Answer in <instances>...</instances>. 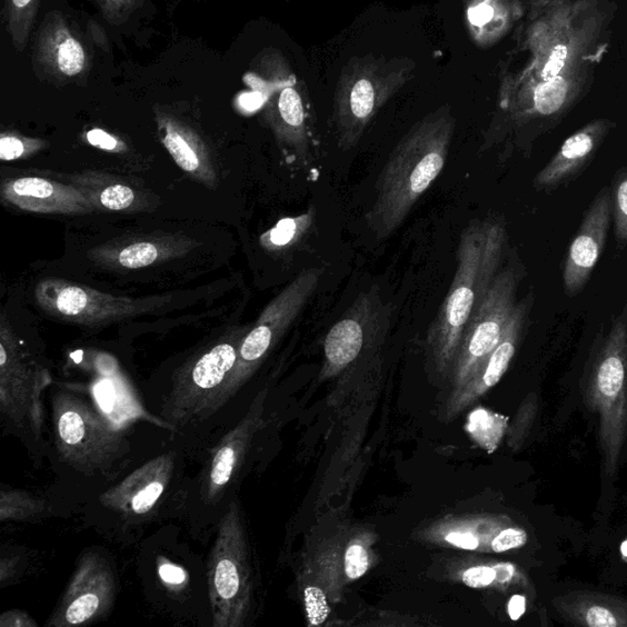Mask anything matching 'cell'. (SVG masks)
I'll return each instance as SVG.
<instances>
[{"label":"cell","mask_w":627,"mask_h":627,"mask_svg":"<svg viewBox=\"0 0 627 627\" xmlns=\"http://www.w3.org/2000/svg\"><path fill=\"white\" fill-rule=\"evenodd\" d=\"M370 570V555L363 545L353 543L345 555V572L350 580H360Z\"/></svg>","instance_id":"obj_36"},{"label":"cell","mask_w":627,"mask_h":627,"mask_svg":"<svg viewBox=\"0 0 627 627\" xmlns=\"http://www.w3.org/2000/svg\"><path fill=\"white\" fill-rule=\"evenodd\" d=\"M567 58V48L565 46H557L554 48V51L550 56L548 61H546L542 77L544 80H551L556 76H559L563 68L565 67Z\"/></svg>","instance_id":"obj_42"},{"label":"cell","mask_w":627,"mask_h":627,"mask_svg":"<svg viewBox=\"0 0 627 627\" xmlns=\"http://www.w3.org/2000/svg\"><path fill=\"white\" fill-rule=\"evenodd\" d=\"M589 405L599 417V437L606 474L619 471L627 436V325L616 321L593 366Z\"/></svg>","instance_id":"obj_7"},{"label":"cell","mask_w":627,"mask_h":627,"mask_svg":"<svg viewBox=\"0 0 627 627\" xmlns=\"http://www.w3.org/2000/svg\"><path fill=\"white\" fill-rule=\"evenodd\" d=\"M517 278L513 270L497 274L483 303L474 312L461 337L453 364L454 391L469 383L499 345L515 311Z\"/></svg>","instance_id":"obj_12"},{"label":"cell","mask_w":627,"mask_h":627,"mask_svg":"<svg viewBox=\"0 0 627 627\" xmlns=\"http://www.w3.org/2000/svg\"><path fill=\"white\" fill-rule=\"evenodd\" d=\"M37 623L23 611H9L0 616V627H36Z\"/></svg>","instance_id":"obj_44"},{"label":"cell","mask_w":627,"mask_h":627,"mask_svg":"<svg viewBox=\"0 0 627 627\" xmlns=\"http://www.w3.org/2000/svg\"><path fill=\"white\" fill-rule=\"evenodd\" d=\"M108 23L122 24L142 5L143 0H97Z\"/></svg>","instance_id":"obj_38"},{"label":"cell","mask_w":627,"mask_h":627,"mask_svg":"<svg viewBox=\"0 0 627 627\" xmlns=\"http://www.w3.org/2000/svg\"><path fill=\"white\" fill-rule=\"evenodd\" d=\"M315 220L314 207L302 215L282 218L270 230L263 233L258 242L266 252L284 253L290 251L310 233Z\"/></svg>","instance_id":"obj_27"},{"label":"cell","mask_w":627,"mask_h":627,"mask_svg":"<svg viewBox=\"0 0 627 627\" xmlns=\"http://www.w3.org/2000/svg\"><path fill=\"white\" fill-rule=\"evenodd\" d=\"M410 59L366 55L342 69L336 86L334 124L338 146L350 152L360 142L381 109L413 76Z\"/></svg>","instance_id":"obj_3"},{"label":"cell","mask_w":627,"mask_h":627,"mask_svg":"<svg viewBox=\"0 0 627 627\" xmlns=\"http://www.w3.org/2000/svg\"><path fill=\"white\" fill-rule=\"evenodd\" d=\"M246 83L263 98V118L276 142L291 157L306 165L311 161L313 111L305 84L290 62L276 49L256 58Z\"/></svg>","instance_id":"obj_4"},{"label":"cell","mask_w":627,"mask_h":627,"mask_svg":"<svg viewBox=\"0 0 627 627\" xmlns=\"http://www.w3.org/2000/svg\"><path fill=\"white\" fill-rule=\"evenodd\" d=\"M613 213L610 191H604L587 212L567 253L564 268V286L567 296H575L590 280L591 274L603 252Z\"/></svg>","instance_id":"obj_17"},{"label":"cell","mask_w":627,"mask_h":627,"mask_svg":"<svg viewBox=\"0 0 627 627\" xmlns=\"http://www.w3.org/2000/svg\"><path fill=\"white\" fill-rule=\"evenodd\" d=\"M527 600L522 594H514L507 604V613L514 622L520 620L526 613Z\"/></svg>","instance_id":"obj_45"},{"label":"cell","mask_w":627,"mask_h":627,"mask_svg":"<svg viewBox=\"0 0 627 627\" xmlns=\"http://www.w3.org/2000/svg\"><path fill=\"white\" fill-rule=\"evenodd\" d=\"M445 541L463 551H477L481 546L480 536L472 532L454 531L446 534Z\"/></svg>","instance_id":"obj_43"},{"label":"cell","mask_w":627,"mask_h":627,"mask_svg":"<svg viewBox=\"0 0 627 627\" xmlns=\"http://www.w3.org/2000/svg\"><path fill=\"white\" fill-rule=\"evenodd\" d=\"M554 608L567 623L586 627H627V600L622 596L574 591L556 596Z\"/></svg>","instance_id":"obj_24"},{"label":"cell","mask_w":627,"mask_h":627,"mask_svg":"<svg viewBox=\"0 0 627 627\" xmlns=\"http://www.w3.org/2000/svg\"><path fill=\"white\" fill-rule=\"evenodd\" d=\"M47 146V142L43 138L4 132L0 135V159L3 162L17 161V159H25L43 152Z\"/></svg>","instance_id":"obj_33"},{"label":"cell","mask_w":627,"mask_h":627,"mask_svg":"<svg viewBox=\"0 0 627 627\" xmlns=\"http://www.w3.org/2000/svg\"><path fill=\"white\" fill-rule=\"evenodd\" d=\"M155 117L158 136L176 165L196 182L216 189L218 174L210 152L201 135L181 119L161 109H156Z\"/></svg>","instance_id":"obj_21"},{"label":"cell","mask_w":627,"mask_h":627,"mask_svg":"<svg viewBox=\"0 0 627 627\" xmlns=\"http://www.w3.org/2000/svg\"><path fill=\"white\" fill-rule=\"evenodd\" d=\"M462 581L470 589L475 590L487 589V587L505 590L514 584H529L519 567L511 563L472 566L463 572Z\"/></svg>","instance_id":"obj_28"},{"label":"cell","mask_w":627,"mask_h":627,"mask_svg":"<svg viewBox=\"0 0 627 627\" xmlns=\"http://www.w3.org/2000/svg\"><path fill=\"white\" fill-rule=\"evenodd\" d=\"M174 466L172 454L158 456L108 490L99 502L128 520L146 516L155 509L171 483Z\"/></svg>","instance_id":"obj_16"},{"label":"cell","mask_w":627,"mask_h":627,"mask_svg":"<svg viewBox=\"0 0 627 627\" xmlns=\"http://www.w3.org/2000/svg\"><path fill=\"white\" fill-rule=\"evenodd\" d=\"M93 205L95 213H146L156 205L145 189L128 179L101 171H83L67 177Z\"/></svg>","instance_id":"obj_22"},{"label":"cell","mask_w":627,"mask_h":627,"mask_svg":"<svg viewBox=\"0 0 627 627\" xmlns=\"http://www.w3.org/2000/svg\"><path fill=\"white\" fill-rule=\"evenodd\" d=\"M507 424H509V418L478 408L471 413L467 430L483 449L493 454L503 439Z\"/></svg>","instance_id":"obj_31"},{"label":"cell","mask_w":627,"mask_h":627,"mask_svg":"<svg viewBox=\"0 0 627 627\" xmlns=\"http://www.w3.org/2000/svg\"><path fill=\"white\" fill-rule=\"evenodd\" d=\"M36 302L49 316L58 321L85 325H105L122 318L141 315L164 303V298L114 297L95 288L62 280L45 278L35 290Z\"/></svg>","instance_id":"obj_11"},{"label":"cell","mask_w":627,"mask_h":627,"mask_svg":"<svg viewBox=\"0 0 627 627\" xmlns=\"http://www.w3.org/2000/svg\"><path fill=\"white\" fill-rule=\"evenodd\" d=\"M51 383V373L26 350L3 313L0 317V412L3 422L35 439L41 437L43 395Z\"/></svg>","instance_id":"obj_9"},{"label":"cell","mask_w":627,"mask_h":627,"mask_svg":"<svg viewBox=\"0 0 627 627\" xmlns=\"http://www.w3.org/2000/svg\"><path fill=\"white\" fill-rule=\"evenodd\" d=\"M49 506L33 493L23 490H3L0 493L2 522H32L48 515Z\"/></svg>","instance_id":"obj_29"},{"label":"cell","mask_w":627,"mask_h":627,"mask_svg":"<svg viewBox=\"0 0 627 627\" xmlns=\"http://www.w3.org/2000/svg\"><path fill=\"white\" fill-rule=\"evenodd\" d=\"M529 541V534L520 527H506L493 536L491 548L494 553H505L522 548Z\"/></svg>","instance_id":"obj_37"},{"label":"cell","mask_w":627,"mask_h":627,"mask_svg":"<svg viewBox=\"0 0 627 627\" xmlns=\"http://www.w3.org/2000/svg\"><path fill=\"white\" fill-rule=\"evenodd\" d=\"M3 202L25 213L44 215H89L94 207L71 184L41 177L5 179L0 189Z\"/></svg>","instance_id":"obj_18"},{"label":"cell","mask_w":627,"mask_h":627,"mask_svg":"<svg viewBox=\"0 0 627 627\" xmlns=\"http://www.w3.org/2000/svg\"><path fill=\"white\" fill-rule=\"evenodd\" d=\"M196 243L171 234L147 236L98 245L88 252V257L98 266L111 270H141V268L161 264L172 258L182 257Z\"/></svg>","instance_id":"obj_19"},{"label":"cell","mask_w":627,"mask_h":627,"mask_svg":"<svg viewBox=\"0 0 627 627\" xmlns=\"http://www.w3.org/2000/svg\"><path fill=\"white\" fill-rule=\"evenodd\" d=\"M505 237L504 225L490 220L472 221L461 234L449 293L426 337L441 371L453 367L465 328L495 280Z\"/></svg>","instance_id":"obj_2"},{"label":"cell","mask_w":627,"mask_h":627,"mask_svg":"<svg viewBox=\"0 0 627 627\" xmlns=\"http://www.w3.org/2000/svg\"><path fill=\"white\" fill-rule=\"evenodd\" d=\"M323 268H306L287 285L258 316L244 337L234 370L217 396L212 414L220 410L251 379L288 328L301 315L321 285Z\"/></svg>","instance_id":"obj_10"},{"label":"cell","mask_w":627,"mask_h":627,"mask_svg":"<svg viewBox=\"0 0 627 627\" xmlns=\"http://www.w3.org/2000/svg\"><path fill=\"white\" fill-rule=\"evenodd\" d=\"M41 0H7V32L17 52H23L35 24Z\"/></svg>","instance_id":"obj_30"},{"label":"cell","mask_w":627,"mask_h":627,"mask_svg":"<svg viewBox=\"0 0 627 627\" xmlns=\"http://www.w3.org/2000/svg\"><path fill=\"white\" fill-rule=\"evenodd\" d=\"M117 577L111 560L98 551H87L77 560L71 582L46 627H71L97 623L113 608Z\"/></svg>","instance_id":"obj_14"},{"label":"cell","mask_w":627,"mask_h":627,"mask_svg":"<svg viewBox=\"0 0 627 627\" xmlns=\"http://www.w3.org/2000/svg\"><path fill=\"white\" fill-rule=\"evenodd\" d=\"M455 129L450 107H442L417 122L395 146L377 178L374 203L365 217L377 239L393 236L442 174Z\"/></svg>","instance_id":"obj_1"},{"label":"cell","mask_w":627,"mask_h":627,"mask_svg":"<svg viewBox=\"0 0 627 627\" xmlns=\"http://www.w3.org/2000/svg\"><path fill=\"white\" fill-rule=\"evenodd\" d=\"M613 212L616 238L620 243L627 244V176L616 186Z\"/></svg>","instance_id":"obj_39"},{"label":"cell","mask_w":627,"mask_h":627,"mask_svg":"<svg viewBox=\"0 0 627 627\" xmlns=\"http://www.w3.org/2000/svg\"><path fill=\"white\" fill-rule=\"evenodd\" d=\"M215 627H243L253 606V570L241 507L232 502L218 527L207 563Z\"/></svg>","instance_id":"obj_6"},{"label":"cell","mask_w":627,"mask_h":627,"mask_svg":"<svg viewBox=\"0 0 627 627\" xmlns=\"http://www.w3.org/2000/svg\"><path fill=\"white\" fill-rule=\"evenodd\" d=\"M304 604L308 623L311 626L323 625L330 615L325 593L316 586H308L304 591Z\"/></svg>","instance_id":"obj_35"},{"label":"cell","mask_w":627,"mask_h":627,"mask_svg":"<svg viewBox=\"0 0 627 627\" xmlns=\"http://www.w3.org/2000/svg\"><path fill=\"white\" fill-rule=\"evenodd\" d=\"M34 64L38 76L56 85H65L85 79L92 59L61 13L48 14L37 34Z\"/></svg>","instance_id":"obj_15"},{"label":"cell","mask_w":627,"mask_h":627,"mask_svg":"<svg viewBox=\"0 0 627 627\" xmlns=\"http://www.w3.org/2000/svg\"><path fill=\"white\" fill-rule=\"evenodd\" d=\"M87 27L89 34H92V37L94 38L95 44L101 47L104 51H108L109 45L105 29L94 22L89 23Z\"/></svg>","instance_id":"obj_46"},{"label":"cell","mask_w":627,"mask_h":627,"mask_svg":"<svg viewBox=\"0 0 627 627\" xmlns=\"http://www.w3.org/2000/svg\"><path fill=\"white\" fill-rule=\"evenodd\" d=\"M248 331L236 328L177 372L162 410V417L174 430L212 415L216 398L234 370Z\"/></svg>","instance_id":"obj_8"},{"label":"cell","mask_w":627,"mask_h":627,"mask_svg":"<svg viewBox=\"0 0 627 627\" xmlns=\"http://www.w3.org/2000/svg\"><path fill=\"white\" fill-rule=\"evenodd\" d=\"M604 134L605 126L599 123L586 126L582 131L567 138L559 153L535 177V186L551 189L563 184L567 179L579 173L582 167L590 161Z\"/></svg>","instance_id":"obj_25"},{"label":"cell","mask_w":627,"mask_h":627,"mask_svg":"<svg viewBox=\"0 0 627 627\" xmlns=\"http://www.w3.org/2000/svg\"><path fill=\"white\" fill-rule=\"evenodd\" d=\"M526 314L527 308L523 303L515 306L499 345L486 358L472 379L463 385L461 389L453 393L449 403H447V414H459L465 407L470 406L499 384L507 370H509L517 347L520 345Z\"/></svg>","instance_id":"obj_20"},{"label":"cell","mask_w":627,"mask_h":627,"mask_svg":"<svg viewBox=\"0 0 627 627\" xmlns=\"http://www.w3.org/2000/svg\"><path fill=\"white\" fill-rule=\"evenodd\" d=\"M53 425L62 460L86 475L107 473L129 450L123 433L82 395H55Z\"/></svg>","instance_id":"obj_5"},{"label":"cell","mask_w":627,"mask_h":627,"mask_svg":"<svg viewBox=\"0 0 627 627\" xmlns=\"http://www.w3.org/2000/svg\"><path fill=\"white\" fill-rule=\"evenodd\" d=\"M567 93L569 88L560 76L545 80L534 89L532 101L534 111L542 116H553L559 112L566 104Z\"/></svg>","instance_id":"obj_32"},{"label":"cell","mask_w":627,"mask_h":627,"mask_svg":"<svg viewBox=\"0 0 627 627\" xmlns=\"http://www.w3.org/2000/svg\"><path fill=\"white\" fill-rule=\"evenodd\" d=\"M158 575L166 586L174 590L183 589L188 582V575L182 567L166 559L159 560Z\"/></svg>","instance_id":"obj_41"},{"label":"cell","mask_w":627,"mask_h":627,"mask_svg":"<svg viewBox=\"0 0 627 627\" xmlns=\"http://www.w3.org/2000/svg\"><path fill=\"white\" fill-rule=\"evenodd\" d=\"M506 10V0H465V25L475 45L487 47L502 36Z\"/></svg>","instance_id":"obj_26"},{"label":"cell","mask_w":627,"mask_h":627,"mask_svg":"<svg viewBox=\"0 0 627 627\" xmlns=\"http://www.w3.org/2000/svg\"><path fill=\"white\" fill-rule=\"evenodd\" d=\"M84 137L88 145L98 148V150L112 154H125L128 152V145L121 138L104 131V129H92L85 133Z\"/></svg>","instance_id":"obj_40"},{"label":"cell","mask_w":627,"mask_h":627,"mask_svg":"<svg viewBox=\"0 0 627 627\" xmlns=\"http://www.w3.org/2000/svg\"><path fill=\"white\" fill-rule=\"evenodd\" d=\"M620 554L623 556V559L627 562V539L620 545Z\"/></svg>","instance_id":"obj_47"},{"label":"cell","mask_w":627,"mask_h":627,"mask_svg":"<svg viewBox=\"0 0 627 627\" xmlns=\"http://www.w3.org/2000/svg\"><path fill=\"white\" fill-rule=\"evenodd\" d=\"M536 413H539V401L535 395H530L522 403L519 414H517L511 432L510 444L514 449H519L532 430Z\"/></svg>","instance_id":"obj_34"},{"label":"cell","mask_w":627,"mask_h":627,"mask_svg":"<svg viewBox=\"0 0 627 627\" xmlns=\"http://www.w3.org/2000/svg\"><path fill=\"white\" fill-rule=\"evenodd\" d=\"M390 323L391 306L383 301L379 288L358 296L326 335L324 375L333 376L354 364L365 350L382 340Z\"/></svg>","instance_id":"obj_13"},{"label":"cell","mask_w":627,"mask_h":627,"mask_svg":"<svg viewBox=\"0 0 627 627\" xmlns=\"http://www.w3.org/2000/svg\"><path fill=\"white\" fill-rule=\"evenodd\" d=\"M264 395L257 396L251 410L234 430L227 435L214 451L206 473L205 495L207 502L221 499L244 460L249 444L261 425Z\"/></svg>","instance_id":"obj_23"}]
</instances>
